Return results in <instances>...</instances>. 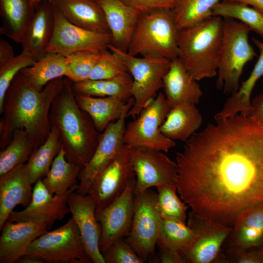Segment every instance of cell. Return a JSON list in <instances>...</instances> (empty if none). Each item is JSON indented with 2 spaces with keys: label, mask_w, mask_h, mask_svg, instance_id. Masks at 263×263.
I'll return each instance as SVG.
<instances>
[{
  "label": "cell",
  "mask_w": 263,
  "mask_h": 263,
  "mask_svg": "<svg viewBox=\"0 0 263 263\" xmlns=\"http://www.w3.org/2000/svg\"><path fill=\"white\" fill-rule=\"evenodd\" d=\"M175 162L177 192L201 218L232 227L263 203V124L249 115L216 119L185 142Z\"/></svg>",
  "instance_id": "obj_1"
},
{
  "label": "cell",
  "mask_w": 263,
  "mask_h": 263,
  "mask_svg": "<svg viewBox=\"0 0 263 263\" xmlns=\"http://www.w3.org/2000/svg\"><path fill=\"white\" fill-rule=\"evenodd\" d=\"M64 83V77H59L38 91L27 83L21 71L16 75L4 99L0 121L1 150L10 142L13 132L17 130L27 132L35 149L45 142L51 129V107Z\"/></svg>",
  "instance_id": "obj_2"
},
{
  "label": "cell",
  "mask_w": 263,
  "mask_h": 263,
  "mask_svg": "<svg viewBox=\"0 0 263 263\" xmlns=\"http://www.w3.org/2000/svg\"><path fill=\"white\" fill-rule=\"evenodd\" d=\"M72 84L64 77L63 88L52 104L49 119L51 127L59 130L67 160L82 169L92 158L101 132L77 104Z\"/></svg>",
  "instance_id": "obj_3"
},
{
  "label": "cell",
  "mask_w": 263,
  "mask_h": 263,
  "mask_svg": "<svg viewBox=\"0 0 263 263\" xmlns=\"http://www.w3.org/2000/svg\"><path fill=\"white\" fill-rule=\"evenodd\" d=\"M223 34V19L212 16L179 30L178 56L197 81L217 75Z\"/></svg>",
  "instance_id": "obj_4"
},
{
  "label": "cell",
  "mask_w": 263,
  "mask_h": 263,
  "mask_svg": "<svg viewBox=\"0 0 263 263\" xmlns=\"http://www.w3.org/2000/svg\"><path fill=\"white\" fill-rule=\"evenodd\" d=\"M179 29L172 9H158L141 13L127 53L172 60L178 56Z\"/></svg>",
  "instance_id": "obj_5"
},
{
  "label": "cell",
  "mask_w": 263,
  "mask_h": 263,
  "mask_svg": "<svg viewBox=\"0 0 263 263\" xmlns=\"http://www.w3.org/2000/svg\"><path fill=\"white\" fill-rule=\"evenodd\" d=\"M250 28L231 18L223 19V34L218 59L216 87L227 94L240 88V79L245 65L257 56L249 43Z\"/></svg>",
  "instance_id": "obj_6"
},
{
  "label": "cell",
  "mask_w": 263,
  "mask_h": 263,
  "mask_svg": "<svg viewBox=\"0 0 263 263\" xmlns=\"http://www.w3.org/2000/svg\"><path fill=\"white\" fill-rule=\"evenodd\" d=\"M108 49L123 62L132 78L131 94L134 104L128 116L134 118L155 97L156 92L163 88V77L170 60L150 56L138 57L111 45Z\"/></svg>",
  "instance_id": "obj_7"
},
{
  "label": "cell",
  "mask_w": 263,
  "mask_h": 263,
  "mask_svg": "<svg viewBox=\"0 0 263 263\" xmlns=\"http://www.w3.org/2000/svg\"><path fill=\"white\" fill-rule=\"evenodd\" d=\"M24 256L41 263H93L72 217L61 226L47 231L35 239Z\"/></svg>",
  "instance_id": "obj_8"
},
{
  "label": "cell",
  "mask_w": 263,
  "mask_h": 263,
  "mask_svg": "<svg viewBox=\"0 0 263 263\" xmlns=\"http://www.w3.org/2000/svg\"><path fill=\"white\" fill-rule=\"evenodd\" d=\"M171 107L160 92L134 119L126 125L124 144L130 148H145L168 152L175 146L160 127Z\"/></svg>",
  "instance_id": "obj_9"
},
{
  "label": "cell",
  "mask_w": 263,
  "mask_h": 263,
  "mask_svg": "<svg viewBox=\"0 0 263 263\" xmlns=\"http://www.w3.org/2000/svg\"><path fill=\"white\" fill-rule=\"evenodd\" d=\"M162 220L157 192L150 188L134 194L132 227L124 239L144 262L154 256Z\"/></svg>",
  "instance_id": "obj_10"
},
{
  "label": "cell",
  "mask_w": 263,
  "mask_h": 263,
  "mask_svg": "<svg viewBox=\"0 0 263 263\" xmlns=\"http://www.w3.org/2000/svg\"><path fill=\"white\" fill-rule=\"evenodd\" d=\"M136 180L130 148L124 144L112 161L94 178L87 194L94 200L96 212L104 209Z\"/></svg>",
  "instance_id": "obj_11"
},
{
  "label": "cell",
  "mask_w": 263,
  "mask_h": 263,
  "mask_svg": "<svg viewBox=\"0 0 263 263\" xmlns=\"http://www.w3.org/2000/svg\"><path fill=\"white\" fill-rule=\"evenodd\" d=\"M53 5L54 30L45 53L66 56L80 51L101 52L108 49L111 40L110 33L89 31L76 26L70 22L54 3Z\"/></svg>",
  "instance_id": "obj_12"
},
{
  "label": "cell",
  "mask_w": 263,
  "mask_h": 263,
  "mask_svg": "<svg viewBox=\"0 0 263 263\" xmlns=\"http://www.w3.org/2000/svg\"><path fill=\"white\" fill-rule=\"evenodd\" d=\"M129 148L136 176L134 194L152 187L175 185L176 162L164 152L145 148Z\"/></svg>",
  "instance_id": "obj_13"
},
{
  "label": "cell",
  "mask_w": 263,
  "mask_h": 263,
  "mask_svg": "<svg viewBox=\"0 0 263 263\" xmlns=\"http://www.w3.org/2000/svg\"><path fill=\"white\" fill-rule=\"evenodd\" d=\"M78 185L58 195L51 194L42 179L35 184L32 199L22 210L13 211L7 220L12 222L32 221L44 225L49 229L57 220H62L70 212L67 204L69 195L76 191Z\"/></svg>",
  "instance_id": "obj_14"
},
{
  "label": "cell",
  "mask_w": 263,
  "mask_h": 263,
  "mask_svg": "<svg viewBox=\"0 0 263 263\" xmlns=\"http://www.w3.org/2000/svg\"><path fill=\"white\" fill-rule=\"evenodd\" d=\"M136 180L108 206L95 213L101 227L99 249L101 252L129 234L134 213V188Z\"/></svg>",
  "instance_id": "obj_15"
},
{
  "label": "cell",
  "mask_w": 263,
  "mask_h": 263,
  "mask_svg": "<svg viewBox=\"0 0 263 263\" xmlns=\"http://www.w3.org/2000/svg\"><path fill=\"white\" fill-rule=\"evenodd\" d=\"M188 225L196 235L192 244L180 253L189 263H211L221 251L232 227L209 221L191 210Z\"/></svg>",
  "instance_id": "obj_16"
},
{
  "label": "cell",
  "mask_w": 263,
  "mask_h": 263,
  "mask_svg": "<svg viewBox=\"0 0 263 263\" xmlns=\"http://www.w3.org/2000/svg\"><path fill=\"white\" fill-rule=\"evenodd\" d=\"M128 113L110 123L101 133L92 158L80 171L79 183L75 191L77 193L82 195L87 194L94 178L112 161L124 145L125 121Z\"/></svg>",
  "instance_id": "obj_17"
},
{
  "label": "cell",
  "mask_w": 263,
  "mask_h": 263,
  "mask_svg": "<svg viewBox=\"0 0 263 263\" xmlns=\"http://www.w3.org/2000/svg\"><path fill=\"white\" fill-rule=\"evenodd\" d=\"M75 191L69 195L67 204L87 254L93 263H105L99 249L101 227L96 218L94 200L89 194L82 195Z\"/></svg>",
  "instance_id": "obj_18"
},
{
  "label": "cell",
  "mask_w": 263,
  "mask_h": 263,
  "mask_svg": "<svg viewBox=\"0 0 263 263\" xmlns=\"http://www.w3.org/2000/svg\"><path fill=\"white\" fill-rule=\"evenodd\" d=\"M48 230L39 223L7 220L0 230V263H17L26 254L32 243Z\"/></svg>",
  "instance_id": "obj_19"
},
{
  "label": "cell",
  "mask_w": 263,
  "mask_h": 263,
  "mask_svg": "<svg viewBox=\"0 0 263 263\" xmlns=\"http://www.w3.org/2000/svg\"><path fill=\"white\" fill-rule=\"evenodd\" d=\"M31 185L26 163L0 176V230L17 206L26 207L31 203Z\"/></svg>",
  "instance_id": "obj_20"
},
{
  "label": "cell",
  "mask_w": 263,
  "mask_h": 263,
  "mask_svg": "<svg viewBox=\"0 0 263 263\" xmlns=\"http://www.w3.org/2000/svg\"><path fill=\"white\" fill-rule=\"evenodd\" d=\"M55 27V16L52 1L40 2L22 36L20 44L22 51L36 60L45 54Z\"/></svg>",
  "instance_id": "obj_21"
},
{
  "label": "cell",
  "mask_w": 263,
  "mask_h": 263,
  "mask_svg": "<svg viewBox=\"0 0 263 263\" xmlns=\"http://www.w3.org/2000/svg\"><path fill=\"white\" fill-rule=\"evenodd\" d=\"M102 8L113 47L127 52L130 40L141 12L121 0H101Z\"/></svg>",
  "instance_id": "obj_22"
},
{
  "label": "cell",
  "mask_w": 263,
  "mask_h": 263,
  "mask_svg": "<svg viewBox=\"0 0 263 263\" xmlns=\"http://www.w3.org/2000/svg\"><path fill=\"white\" fill-rule=\"evenodd\" d=\"M263 247V203L242 212L236 218L222 249Z\"/></svg>",
  "instance_id": "obj_23"
},
{
  "label": "cell",
  "mask_w": 263,
  "mask_h": 263,
  "mask_svg": "<svg viewBox=\"0 0 263 263\" xmlns=\"http://www.w3.org/2000/svg\"><path fill=\"white\" fill-rule=\"evenodd\" d=\"M163 80L165 95L171 108L183 103L196 105L199 102L203 93L197 80L178 57L170 60Z\"/></svg>",
  "instance_id": "obj_24"
},
{
  "label": "cell",
  "mask_w": 263,
  "mask_h": 263,
  "mask_svg": "<svg viewBox=\"0 0 263 263\" xmlns=\"http://www.w3.org/2000/svg\"><path fill=\"white\" fill-rule=\"evenodd\" d=\"M74 94L79 107L89 114L97 130L101 133L110 123L129 112L134 104L132 97L125 101L117 97H96Z\"/></svg>",
  "instance_id": "obj_25"
},
{
  "label": "cell",
  "mask_w": 263,
  "mask_h": 263,
  "mask_svg": "<svg viewBox=\"0 0 263 263\" xmlns=\"http://www.w3.org/2000/svg\"><path fill=\"white\" fill-rule=\"evenodd\" d=\"M53 3L71 23L82 28L110 33L104 11L94 0H54Z\"/></svg>",
  "instance_id": "obj_26"
},
{
  "label": "cell",
  "mask_w": 263,
  "mask_h": 263,
  "mask_svg": "<svg viewBox=\"0 0 263 263\" xmlns=\"http://www.w3.org/2000/svg\"><path fill=\"white\" fill-rule=\"evenodd\" d=\"M259 50V56L247 79L242 82L238 90L226 100L222 109L214 116L215 119L229 117L238 113L248 115L251 109V94L257 81L263 76V42L252 38Z\"/></svg>",
  "instance_id": "obj_27"
},
{
  "label": "cell",
  "mask_w": 263,
  "mask_h": 263,
  "mask_svg": "<svg viewBox=\"0 0 263 263\" xmlns=\"http://www.w3.org/2000/svg\"><path fill=\"white\" fill-rule=\"evenodd\" d=\"M202 121V116L196 105L183 103L171 108L160 131L173 141L186 142L196 133Z\"/></svg>",
  "instance_id": "obj_28"
},
{
  "label": "cell",
  "mask_w": 263,
  "mask_h": 263,
  "mask_svg": "<svg viewBox=\"0 0 263 263\" xmlns=\"http://www.w3.org/2000/svg\"><path fill=\"white\" fill-rule=\"evenodd\" d=\"M36 8L32 0H0V34L20 43Z\"/></svg>",
  "instance_id": "obj_29"
},
{
  "label": "cell",
  "mask_w": 263,
  "mask_h": 263,
  "mask_svg": "<svg viewBox=\"0 0 263 263\" xmlns=\"http://www.w3.org/2000/svg\"><path fill=\"white\" fill-rule=\"evenodd\" d=\"M67 72L65 56L55 53H46L32 66L21 71L27 83L38 91L52 80L66 77Z\"/></svg>",
  "instance_id": "obj_30"
},
{
  "label": "cell",
  "mask_w": 263,
  "mask_h": 263,
  "mask_svg": "<svg viewBox=\"0 0 263 263\" xmlns=\"http://www.w3.org/2000/svg\"><path fill=\"white\" fill-rule=\"evenodd\" d=\"M61 147L59 130L56 127L52 126L46 140L34 149L26 163L32 185L35 184L46 175Z\"/></svg>",
  "instance_id": "obj_31"
},
{
  "label": "cell",
  "mask_w": 263,
  "mask_h": 263,
  "mask_svg": "<svg viewBox=\"0 0 263 263\" xmlns=\"http://www.w3.org/2000/svg\"><path fill=\"white\" fill-rule=\"evenodd\" d=\"M81 169L78 165L67 160L62 146L42 181L51 194H61L78 185L77 182Z\"/></svg>",
  "instance_id": "obj_32"
},
{
  "label": "cell",
  "mask_w": 263,
  "mask_h": 263,
  "mask_svg": "<svg viewBox=\"0 0 263 263\" xmlns=\"http://www.w3.org/2000/svg\"><path fill=\"white\" fill-rule=\"evenodd\" d=\"M132 79H105L73 83L74 93L96 97H117L128 101L132 97L131 87Z\"/></svg>",
  "instance_id": "obj_33"
},
{
  "label": "cell",
  "mask_w": 263,
  "mask_h": 263,
  "mask_svg": "<svg viewBox=\"0 0 263 263\" xmlns=\"http://www.w3.org/2000/svg\"><path fill=\"white\" fill-rule=\"evenodd\" d=\"M212 16L236 19L263 39V11L244 3L223 0L213 8Z\"/></svg>",
  "instance_id": "obj_34"
},
{
  "label": "cell",
  "mask_w": 263,
  "mask_h": 263,
  "mask_svg": "<svg viewBox=\"0 0 263 263\" xmlns=\"http://www.w3.org/2000/svg\"><path fill=\"white\" fill-rule=\"evenodd\" d=\"M35 148L24 130L15 131L10 142L0 152V176L25 164Z\"/></svg>",
  "instance_id": "obj_35"
},
{
  "label": "cell",
  "mask_w": 263,
  "mask_h": 263,
  "mask_svg": "<svg viewBox=\"0 0 263 263\" xmlns=\"http://www.w3.org/2000/svg\"><path fill=\"white\" fill-rule=\"evenodd\" d=\"M221 0H177L172 10L178 29L189 27L213 16V8Z\"/></svg>",
  "instance_id": "obj_36"
},
{
  "label": "cell",
  "mask_w": 263,
  "mask_h": 263,
  "mask_svg": "<svg viewBox=\"0 0 263 263\" xmlns=\"http://www.w3.org/2000/svg\"><path fill=\"white\" fill-rule=\"evenodd\" d=\"M196 235L185 223L162 219L157 246L181 253L193 242Z\"/></svg>",
  "instance_id": "obj_37"
},
{
  "label": "cell",
  "mask_w": 263,
  "mask_h": 263,
  "mask_svg": "<svg viewBox=\"0 0 263 263\" xmlns=\"http://www.w3.org/2000/svg\"><path fill=\"white\" fill-rule=\"evenodd\" d=\"M156 188L157 207L162 219L185 223L188 206L178 196L176 185H164Z\"/></svg>",
  "instance_id": "obj_38"
},
{
  "label": "cell",
  "mask_w": 263,
  "mask_h": 263,
  "mask_svg": "<svg viewBox=\"0 0 263 263\" xmlns=\"http://www.w3.org/2000/svg\"><path fill=\"white\" fill-rule=\"evenodd\" d=\"M100 52L80 51L65 56L67 66L66 77L73 83L90 79Z\"/></svg>",
  "instance_id": "obj_39"
},
{
  "label": "cell",
  "mask_w": 263,
  "mask_h": 263,
  "mask_svg": "<svg viewBox=\"0 0 263 263\" xmlns=\"http://www.w3.org/2000/svg\"><path fill=\"white\" fill-rule=\"evenodd\" d=\"M107 49L100 52L90 79H132L123 62Z\"/></svg>",
  "instance_id": "obj_40"
},
{
  "label": "cell",
  "mask_w": 263,
  "mask_h": 263,
  "mask_svg": "<svg viewBox=\"0 0 263 263\" xmlns=\"http://www.w3.org/2000/svg\"><path fill=\"white\" fill-rule=\"evenodd\" d=\"M37 60L22 51L5 63L0 66V113L2 111L5 95L13 79L23 69L32 66Z\"/></svg>",
  "instance_id": "obj_41"
},
{
  "label": "cell",
  "mask_w": 263,
  "mask_h": 263,
  "mask_svg": "<svg viewBox=\"0 0 263 263\" xmlns=\"http://www.w3.org/2000/svg\"><path fill=\"white\" fill-rule=\"evenodd\" d=\"M261 248L221 249L213 263H263V253Z\"/></svg>",
  "instance_id": "obj_42"
},
{
  "label": "cell",
  "mask_w": 263,
  "mask_h": 263,
  "mask_svg": "<svg viewBox=\"0 0 263 263\" xmlns=\"http://www.w3.org/2000/svg\"><path fill=\"white\" fill-rule=\"evenodd\" d=\"M105 263H144L125 239L113 244L102 252Z\"/></svg>",
  "instance_id": "obj_43"
},
{
  "label": "cell",
  "mask_w": 263,
  "mask_h": 263,
  "mask_svg": "<svg viewBox=\"0 0 263 263\" xmlns=\"http://www.w3.org/2000/svg\"><path fill=\"white\" fill-rule=\"evenodd\" d=\"M141 13L158 9H173L177 0H121Z\"/></svg>",
  "instance_id": "obj_44"
},
{
  "label": "cell",
  "mask_w": 263,
  "mask_h": 263,
  "mask_svg": "<svg viewBox=\"0 0 263 263\" xmlns=\"http://www.w3.org/2000/svg\"><path fill=\"white\" fill-rule=\"evenodd\" d=\"M157 247L159 252L156 256L153 257L152 263H189L179 252L163 246Z\"/></svg>",
  "instance_id": "obj_45"
},
{
  "label": "cell",
  "mask_w": 263,
  "mask_h": 263,
  "mask_svg": "<svg viewBox=\"0 0 263 263\" xmlns=\"http://www.w3.org/2000/svg\"><path fill=\"white\" fill-rule=\"evenodd\" d=\"M251 104V109L248 115L263 124V92L257 95Z\"/></svg>",
  "instance_id": "obj_46"
},
{
  "label": "cell",
  "mask_w": 263,
  "mask_h": 263,
  "mask_svg": "<svg viewBox=\"0 0 263 263\" xmlns=\"http://www.w3.org/2000/svg\"><path fill=\"white\" fill-rule=\"evenodd\" d=\"M15 56L14 49L4 38H0V66Z\"/></svg>",
  "instance_id": "obj_47"
},
{
  "label": "cell",
  "mask_w": 263,
  "mask_h": 263,
  "mask_svg": "<svg viewBox=\"0 0 263 263\" xmlns=\"http://www.w3.org/2000/svg\"><path fill=\"white\" fill-rule=\"evenodd\" d=\"M244 3L263 12V0H226Z\"/></svg>",
  "instance_id": "obj_48"
},
{
  "label": "cell",
  "mask_w": 263,
  "mask_h": 263,
  "mask_svg": "<svg viewBox=\"0 0 263 263\" xmlns=\"http://www.w3.org/2000/svg\"><path fill=\"white\" fill-rule=\"evenodd\" d=\"M48 0V1H53L54 0H32V1L36 7L41 1Z\"/></svg>",
  "instance_id": "obj_49"
},
{
  "label": "cell",
  "mask_w": 263,
  "mask_h": 263,
  "mask_svg": "<svg viewBox=\"0 0 263 263\" xmlns=\"http://www.w3.org/2000/svg\"><path fill=\"white\" fill-rule=\"evenodd\" d=\"M95 0V1H96L97 2H99V1H101V0Z\"/></svg>",
  "instance_id": "obj_50"
},
{
  "label": "cell",
  "mask_w": 263,
  "mask_h": 263,
  "mask_svg": "<svg viewBox=\"0 0 263 263\" xmlns=\"http://www.w3.org/2000/svg\"><path fill=\"white\" fill-rule=\"evenodd\" d=\"M261 249H262V252L263 253V247H262Z\"/></svg>",
  "instance_id": "obj_51"
}]
</instances>
